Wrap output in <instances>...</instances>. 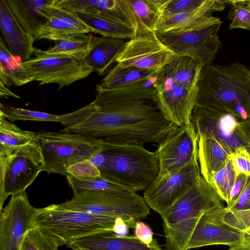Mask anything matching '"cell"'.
<instances>
[{
	"instance_id": "obj_1",
	"label": "cell",
	"mask_w": 250,
	"mask_h": 250,
	"mask_svg": "<svg viewBox=\"0 0 250 250\" xmlns=\"http://www.w3.org/2000/svg\"><path fill=\"white\" fill-rule=\"evenodd\" d=\"M93 109L78 123L60 131L102 138L115 144L160 143L177 126L155 102L150 81L116 89L96 87Z\"/></svg>"
},
{
	"instance_id": "obj_2",
	"label": "cell",
	"mask_w": 250,
	"mask_h": 250,
	"mask_svg": "<svg viewBox=\"0 0 250 250\" xmlns=\"http://www.w3.org/2000/svg\"><path fill=\"white\" fill-rule=\"evenodd\" d=\"M196 104L250 120V67L237 62L204 66Z\"/></svg>"
},
{
	"instance_id": "obj_3",
	"label": "cell",
	"mask_w": 250,
	"mask_h": 250,
	"mask_svg": "<svg viewBox=\"0 0 250 250\" xmlns=\"http://www.w3.org/2000/svg\"><path fill=\"white\" fill-rule=\"evenodd\" d=\"M143 146L104 141L90 161L102 178L136 192L145 191L158 177L159 162L156 151L147 150Z\"/></svg>"
},
{
	"instance_id": "obj_4",
	"label": "cell",
	"mask_w": 250,
	"mask_h": 250,
	"mask_svg": "<svg viewBox=\"0 0 250 250\" xmlns=\"http://www.w3.org/2000/svg\"><path fill=\"white\" fill-rule=\"evenodd\" d=\"M213 186L201 175L160 215L166 250H188L187 246L201 216L224 207Z\"/></svg>"
},
{
	"instance_id": "obj_5",
	"label": "cell",
	"mask_w": 250,
	"mask_h": 250,
	"mask_svg": "<svg viewBox=\"0 0 250 250\" xmlns=\"http://www.w3.org/2000/svg\"><path fill=\"white\" fill-rule=\"evenodd\" d=\"M116 218L64 209L53 204L37 208L33 225L60 246L93 233L112 232Z\"/></svg>"
},
{
	"instance_id": "obj_6",
	"label": "cell",
	"mask_w": 250,
	"mask_h": 250,
	"mask_svg": "<svg viewBox=\"0 0 250 250\" xmlns=\"http://www.w3.org/2000/svg\"><path fill=\"white\" fill-rule=\"evenodd\" d=\"M43 159L42 171L67 176L71 166L90 159L103 146L104 139L81 134L42 130L36 133Z\"/></svg>"
},
{
	"instance_id": "obj_7",
	"label": "cell",
	"mask_w": 250,
	"mask_h": 250,
	"mask_svg": "<svg viewBox=\"0 0 250 250\" xmlns=\"http://www.w3.org/2000/svg\"><path fill=\"white\" fill-rule=\"evenodd\" d=\"M62 209L96 215L122 217L129 228L150 213L144 198L134 191L87 192L75 196L61 204Z\"/></svg>"
},
{
	"instance_id": "obj_8",
	"label": "cell",
	"mask_w": 250,
	"mask_h": 250,
	"mask_svg": "<svg viewBox=\"0 0 250 250\" xmlns=\"http://www.w3.org/2000/svg\"><path fill=\"white\" fill-rule=\"evenodd\" d=\"M43 159L35 141L7 152H0V211L10 196L25 191L42 171Z\"/></svg>"
},
{
	"instance_id": "obj_9",
	"label": "cell",
	"mask_w": 250,
	"mask_h": 250,
	"mask_svg": "<svg viewBox=\"0 0 250 250\" xmlns=\"http://www.w3.org/2000/svg\"><path fill=\"white\" fill-rule=\"evenodd\" d=\"M85 53L49 55L37 49L36 57L22 62V65L31 82L37 81L40 85L56 83L60 89L93 72L85 61Z\"/></svg>"
},
{
	"instance_id": "obj_10",
	"label": "cell",
	"mask_w": 250,
	"mask_h": 250,
	"mask_svg": "<svg viewBox=\"0 0 250 250\" xmlns=\"http://www.w3.org/2000/svg\"><path fill=\"white\" fill-rule=\"evenodd\" d=\"M222 23L216 17L182 30L156 34L176 54L193 58L205 66L212 63L222 46L218 36Z\"/></svg>"
},
{
	"instance_id": "obj_11",
	"label": "cell",
	"mask_w": 250,
	"mask_h": 250,
	"mask_svg": "<svg viewBox=\"0 0 250 250\" xmlns=\"http://www.w3.org/2000/svg\"><path fill=\"white\" fill-rule=\"evenodd\" d=\"M152 85L155 90L156 105L167 121L177 126L191 123L198 86L188 88L158 72L153 78Z\"/></svg>"
},
{
	"instance_id": "obj_12",
	"label": "cell",
	"mask_w": 250,
	"mask_h": 250,
	"mask_svg": "<svg viewBox=\"0 0 250 250\" xmlns=\"http://www.w3.org/2000/svg\"><path fill=\"white\" fill-rule=\"evenodd\" d=\"M199 135L191 122L177 126L162 140L156 150L159 162V173L156 179L184 167L198 158Z\"/></svg>"
},
{
	"instance_id": "obj_13",
	"label": "cell",
	"mask_w": 250,
	"mask_h": 250,
	"mask_svg": "<svg viewBox=\"0 0 250 250\" xmlns=\"http://www.w3.org/2000/svg\"><path fill=\"white\" fill-rule=\"evenodd\" d=\"M191 121L199 137L215 140L229 154L247 145L236 128L240 121L229 113L196 104Z\"/></svg>"
},
{
	"instance_id": "obj_14",
	"label": "cell",
	"mask_w": 250,
	"mask_h": 250,
	"mask_svg": "<svg viewBox=\"0 0 250 250\" xmlns=\"http://www.w3.org/2000/svg\"><path fill=\"white\" fill-rule=\"evenodd\" d=\"M176 54L153 32L128 40L117 56L116 62L123 66H133L157 72Z\"/></svg>"
},
{
	"instance_id": "obj_15",
	"label": "cell",
	"mask_w": 250,
	"mask_h": 250,
	"mask_svg": "<svg viewBox=\"0 0 250 250\" xmlns=\"http://www.w3.org/2000/svg\"><path fill=\"white\" fill-rule=\"evenodd\" d=\"M36 210L25 191L11 196L0 211V250H20L26 233L33 226Z\"/></svg>"
},
{
	"instance_id": "obj_16",
	"label": "cell",
	"mask_w": 250,
	"mask_h": 250,
	"mask_svg": "<svg viewBox=\"0 0 250 250\" xmlns=\"http://www.w3.org/2000/svg\"><path fill=\"white\" fill-rule=\"evenodd\" d=\"M201 175L197 158L182 169L155 179L145 190L143 198L148 207L160 215Z\"/></svg>"
},
{
	"instance_id": "obj_17",
	"label": "cell",
	"mask_w": 250,
	"mask_h": 250,
	"mask_svg": "<svg viewBox=\"0 0 250 250\" xmlns=\"http://www.w3.org/2000/svg\"><path fill=\"white\" fill-rule=\"evenodd\" d=\"M249 240L250 239L245 232L233 229L218 220L212 209L200 218L188 242L187 250L213 245L231 247Z\"/></svg>"
},
{
	"instance_id": "obj_18",
	"label": "cell",
	"mask_w": 250,
	"mask_h": 250,
	"mask_svg": "<svg viewBox=\"0 0 250 250\" xmlns=\"http://www.w3.org/2000/svg\"><path fill=\"white\" fill-rule=\"evenodd\" d=\"M0 29L11 54L22 62L30 59L37 48L33 44L35 39L21 26L6 0H0Z\"/></svg>"
},
{
	"instance_id": "obj_19",
	"label": "cell",
	"mask_w": 250,
	"mask_h": 250,
	"mask_svg": "<svg viewBox=\"0 0 250 250\" xmlns=\"http://www.w3.org/2000/svg\"><path fill=\"white\" fill-rule=\"evenodd\" d=\"M67 246L72 250H163L160 245L149 247L135 235L120 236L110 231L85 236Z\"/></svg>"
},
{
	"instance_id": "obj_20",
	"label": "cell",
	"mask_w": 250,
	"mask_h": 250,
	"mask_svg": "<svg viewBox=\"0 0 250 250\" xmlns=\"http://www.w3.org/2000/svg\"><path fill=\"white\" fill-rule=\"evenodd\" d=\"M229 0H206L199 8L186 13L162 16L155 32L165 33L182 30L215 19V11L223 10Z\"/></svg>"
},
{
	"instance_id": "obj_21",
	"label": "cell",
	"mask_w": 250,
	"mask_h": 250,
	"mask_svg": "<svg viewBox=\"0 0 250 250\" xmlns=\"http://www.w3.org/2000/svg\"><path fill=\"white\" fill-rule=\"evenodd\" d=\"M134 37L155 32L161 12L153 0H120Z\"/></svg>"
},
{
	"instance_id": "obj_22",
	"label": "cell",
	"mask_w": 250,
	"mask_h": 250,
	"mask_svg": "<svg viewBox=\"0 0 250 250\" xmlns=\"http://www.w3.org/2000/svg\"><path fill=\"white\" fill-rule=\"evenodd\" d=\"M126 42L122 39L96 37L90 34L85 61L93 72L99 75H104L110 66L116 62Z\"/></svg>"
},
{
	"instance_id": "obj_23",
	"label": "cell",
	"mask_w": 250,
	"mask_h": 250,
	"mask_svg": "<svg viewBox=\"0 0 250 250\" xmlns=\"http://www.w3.org/2000/svg\"><path fill=\"white\" fill-rule=\"evenodd\" d=\"M23 29L35 37L40 26L48 20L47 7L53 0H6Z\"/></svg>"
},
{
	"instance_id": "obj_24",
	"label": "cell",
	"mask_w": 250,
	"mask_h": 250,
	"mask_svg": "<svg viewBox=\"0 0 250 250\" xmlns=\"http://www.w3.org/2000/svg\"><path fill=\"white\" fill-rule=\"evenodd\" d=\"M203 66L197 59L176 54L158 72L177 83L193 89L198 86Z\"/></svg>"
},
{
	"instance_id": "obj_25",
	"label": "cell",
	"mask_w": 250,
	"mask_h": 250,
	"mask_svg": "<svg viewBox=\"0 0 250 250\" xmlns=\"http://www.w3.org/2000/svg\"><path fill=\"white\" fill-rule=\"evenodd\" d=\"M52 5L76 13L104 14L131 28L120 0H53Z\"/></svg>"
},
{
	"instance_id": "obj_26",
	"label": "cell",
	"mask_w": 250,
	"mask_h": 250,
	"mask_svg": "<svg viewBox=\"0 0 250 250\" xmlns=\"http://www.w3.org/2000/svg\"><path fill=\"white\" fill-rule=\"evenodd\" d=\"M200 173L209 183L212 174L224 167L229 160V154L215 140L199 136L198 150Z\"/></svg>"
},
{
	"instance_id": "obj_27",
	"label": "cell",
	"mask_w": 250,
	"mask_h": 250,
	"mask_svg": "<svg viewBox=\"0 0 250 250\" xmlns=\"http://www.w3.org/2000/svg\"><path fill=\"white\" fill-rule=\"evenodd\" d=\"M91 29V32L102 36L128 40L134 37L132 29L116 19L102 13H77Z\"/></svg>"
},
{
	"instance_id": "obj_28",
	"label": "cell",
	"mask_w": 250,
	"mask_h": 250,
	"mask_svg": "<svg viewBox=\"0 0 250 250\" xmlns=\"http://www.w3.org/2000/svg\"><path fill=\"white\" fill-rule=\"evenodd\" d=\"M156 73L117 64L96 87L111 89L128 87L150 81Z\"/></svg>"
},
{
	"instance_id": "obj_29",
	"label": "cell",
	"mask_w": 250,
	"mask_h": 250,
	"mask_svg": "<svg viewBox=\"0 0 250 250\" xmlns=\"http://www.w3.org/2000/svg\"><path fill=\"white\" fill-rule=\"evenodd\" d=\"M0 83L8 87L22 86L31 81L22 62L17 59L5 46L0 38Z\"/></svg>"
},
{
	"instance_id": "obj_30",
	"label": "cell",
	"mask_w": 250,
	"mask_h": 250,
	"mask_svg": "<svg viewBox=\"0 0 250 250\" xmlns=\"http://www.w3.org/2000/svg\"><path fill=\"white\" fill-rule=\"evenodd\" d=\"M36 140V132L24 130L0 114V151L14 149Z\"/></svg>"
},
{
	"instance_id": "obj_31",
	"label": "cell",
	"mask_w": 250,
	"mask_h": 250,
	"mask_svg": "<svg viewBox=\"0 0 250 250\" xmlns=\"http://www.w3.org/2000/svg\"><path fill=\"white\" fill-rule=\"evenodd\" d=\"M74 196L87 192H124L133 191L102 177L83 179L71 175L66 176Z\"/></svg>"
},
{
	"instance_id": "obj_32",
	"label": "cell",
	"mask_w": 250,
	"mask_h": 250,
	"mask_svg": "<svg viewBox=\"0 0 250 250\" xmlns=\"http://www.w3.org/2000/svg\"><path fill=\"white\" fill-rule=\"evenodd\" d=\"M82 34L86 33L62 19L50 16L38 28L34 38L35 40L45 39L56 42Z\"/></svg>"
},
{
	"instance_id": "obj_33",
	"label": "cell",
	"mask_w": 250,
	"mask_h": 250,
	"mask_svg": "<svg viewBox=\"0 0 250 250\" xmlns=\"http://www.w3.org/2000/svg\"><path fill=\"white\" fill-rule=\"evenodd\" d=\"M0 114L10 121H34L62 122V115H54L0 104Z\"/></svg>"
},
{
	"instance_id": "obj_34",
	"label": "cell",
	"mask_w": 250,
	"mask_h": 250,
	"mask_svg": "<svg viewBox=\"0 0 250 250\" xmlns=\"http://www.w3.org/2000/svg\"><path fill=\"white\" fill-rule=\"evenodd\" d=\"M90 34H82L80 35L55 42L52 47L46 50H41L44 54H74L86 52L89 44Z\"/></svg>"
},
{
	"instance_id": "obj_35",
	"label": "cell",
	"mask_w": 250,
	"mask_h": 250,
	"mask_svg": "<svg viewBox=\"0 0 250 250\" xmlns=\"http://www.w3.org/2000/svg\"><path fill=\"white\" fill-rule=\"evenodd\" d=\"M236 173L229 159L226 166L213 173L210 184L213 186L222 200L229 204L230 193L236 177Z\"/></svg>"
},
{
	"instance_id": "obj_36",
	"label": "cell",
	"mask_w": 250,
	"mask_h": 250,
	"mask_svg": "<svg viewBox=\"0 0 250 250\" xmlns=\"http://www.w3.org/2000/svg\"><path fill=\"white\" fill-rule=\"evenodd\" d=\"M213 211L221 222L245 233L250 226V210H230L223 207Z\"/></svg>"
},
{
	"instance_id": "obj_37",
	"label": "cell",
	"mask_w": 250,
	"mask_h": 250,
	"mask_svg": "<svg viewBox=\"0 0 250 250\" xmlns=\"http://www.w3.org/2000/svg\"><path fill=\"white\" fill-rule=\"evenodd\" d=\"M59 247L49 235L33 226L26 233L20 250H58Z\"/></svg>"
},
{
	"instance_id": "obj_38",
	"label": "cell",
	"mask_w": 250,
	"mask_h": 250,
	"mask_svg": "<svg viewBox=\"0 0 250 250\" xmlns=\"http://www.w3.org/2000/svg\"><path fill=\"white\" fill-rule=\"evenodd\" d=\"M228 19L232 21L229 29L242 28L250 31V7L248 0H229Z\"/></svg>"
},
{
	"instance_id": "obj_39",
	"label": "cell",
	"mask_w": 250,
	"mask_h": 250,
	"mask_svg": "<svg viewBox=\"0 0 250 250\" xmlns=\"http://www.w3.org/2000/svg\"><path fill=\"white\" fill-rule=\"evenodd\" d=\"M47 15L48 19L50 16L55 17L70 23L84 33L88 34L91 32V29L76 13L62 7L52 5V3L47 7Z\"/></svg>"
},
{
	"instance_id": "obj_40",
	"label": "cell",
	"mask_w": 250,
	"mask_h": 250,
	"mask_svg": "<svg viewBox=\"0 0 250 250\" xmlns=\"http://www.w3.org/2000/svg\"><path fill=\"white\" fill-rule=\"evenodd\" d=\"M206 0H168L162 16L175 15L193 11L205 3Z\"/></svg>"
},
{
	"instance_id": "obj_41",
	"label": "cell",
	"mask_w": 250,
	"mask_h": 250,
	"mask_svg": "<svg viewBox=\"0 0 250 250\" xmlns=\"http://www.w3.org/2000/svg\"><path fill=\"white\" fill-rule=\"evenodd\" d=\"M68 175L83 179L93 178L101 176L99 170L91 162L87 159L76 163L67 169Z\"/></svg>"
},
{
	"instance_id": "obj_42",
	"label": "cell",
	"mask_w": 250,
	"mask_h": 250,
	"mask_svg": "<svg viewBox=\"0 0 250 250\" xmlns=\"http://www.w3.org/2000/svg\"><path fill=\"white\" fill-rule=\"evenodd\" d=\"M229 159L237 175L242 173L250 177V156L245 147L230 154Z\"/></svg>"
},
{
	"instance_id": "obj_43",
	"label": "cell",
	"mask_w": 250,
	"mask_h": 250,
	"mask_svg": "<svg viewBox=\"0 0 250 250\" xmlns=\"http://www.w3.org/2000/svg\"><path fill=\"white\" fill-rule=\"evenodd\" d=\"M134 229V235L143 243L149 247H154L159 245L153 238V232L147 224L141 221H137Z\"/></svg>"
},
{
	"instance_id": "obj_44",
	"label": "cell",
	"mask_w": 250,
	"mask_h": 250,
	"mask_svg": "<svg viewBox=\"0 0 250 250\" xmlns=\"http://www.w3.org/2000/svg\"><path fill=\"white\" fill-rule=\"evenodd\" d=\"M249 177L242 173H240L236 176L230 191L229 202L227 206V208L231 207L237 201L244 190Z\"/></svg>"
},
{
	"instance_id": "obj_45",
	"label": "cell",
	"mask_w": 250,
	"mask_h": 250,
	"mask_svg": "<svg viewBox=\"0 0 250 250\" xmlns=\"http://www.w3.org/2000/svg\"><path fill=\"white\" fill-rule=\"evenodd\" d=\"M227 208L230 210H250V177L237 201L231 207Z\"/></svg>"
},
{
	"instance_id": "obj_46",
	"label": "cell",
	"mask_w": 250,
	"mask_h": 250,
	"mask_svg": "<svg viewBox=\"0 0 250 250\" xmlns=\"http://www.w3.org/2000/svg\"><path fill=\"white\" fill-rule=\"evenodd\" d=\"M129 227L122 217L115 219L112 232L120 236L128 235Z\"/></svg>"
},
{
	"instance_id": "obj_47",
	"label": "cell",
	"mask_w": 250,
	"mask_h": 250,
	"mask_svg": "<svg viewBox=\"0 0 250 250\" xmlns=\"http://www.w3.org/2000/svg\"><path fill=\"white\" fill-rule=\"evenodd\" d=\"M236 128L240 138L247 144H250V120L238 122Z\"/></svg>"
},
{
	"instance_id": "obj_48",
	"label": "cell",
	"mask_w": 250,
	"mask_h": 250,
	"mask_svg": "<svg viewBox=\"0 0 250 250\" xmlns=\"http://www.w3.org/2000/svg\"><path fill=\"white\" fill-rule=\"evenodd\" d=\"M0 97L2 98L4 97H13L15 98H17L20 99V97L11 91L8 88V87L5 86L4 84L0 83Z\"/></svg>"
},
{
	"instance_id": "obj_49",
	"label": "cell",
	"mask_w": 250,
	"mask_h": 250,
	"mask_svg": "<svg viewBox=\"0 0 250 250\" xmlns=\"http://www.w3.org/2000/svg\"><path fill=\"white\" fill-rule=\"evenodd\" d=\"M228 250H250V240L243 243L231 246Z\"/></svg>"
},
{
	"instance_id": "obj_50",
	"label": "cell",
	"mask_w": 250,
	"mask_h": 250,
	"mask_svg": "<svg viewBox=\"0 0 250 250\" xmlns=\"http://www.w3.org/2000/svg\"><path fill=\"white\" fill-rule=\"evenodd\" d=\"M245 149H246V150L247 151V152H248L250 156V144H247L245 146Z\"/></svg>"
},
{
	"instance_id": "obj_51",
	"label": "cell",
	"mask_w": 250,
	"mask_h": 250,
	"mask_svg": "<svg viewBox=\"0 0 250 250\" xmlns=\"http://www.w3.org/2000/svg\"><path fill=\"white\" fill-rule=\"evenodd\" d=\"M246 234L248 235V236L249 237V238L250 239V227L247 230V231H246Z\"/></svg>"
},
{
	"instance_id": "obj_52",
	"label": "cell",
	"mask_w": 250,
	"mask_h": 250,
	"mask_svg": "<svg viewBox=\"0 0 250 250\" xmlns=\"http://www.w3.org/2000/svg\"><path fill=\"white\" fill-rule=\"evenodd\" d=\"M248 2H249V5H250V0H248Z\"/></svg>"
}]
</instances>
